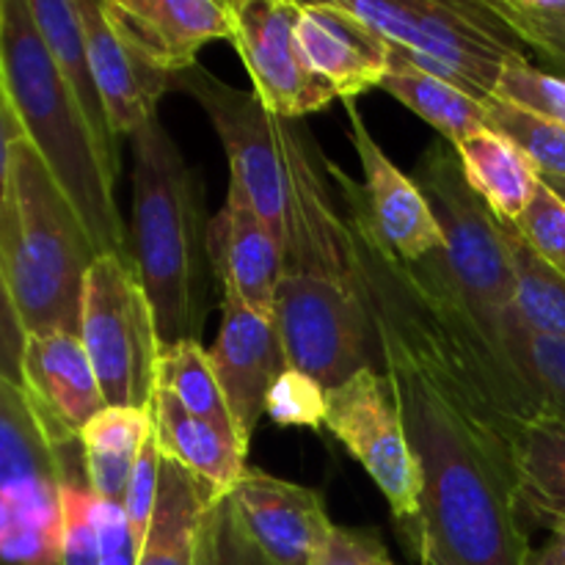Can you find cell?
Listing matches in <instances>:
<instances>
[{
	"label": "cell",
	"instance_id": "6da1fadb",
	"mask_svg": "<svg viewBox=\"0 0 565 565\" xmlns=\"http://www.w3.org/2000/svg\"><path fill=\"white\" fill-rule=\"evenodd\" d=\"M348 232L351 285L423 472V511L406 530L425 565H527L519 450L552 423L500 337L483 323L445 254L397 257L370 218L359 182L329 160Z\"/></svg>",
	"mask_w": 565,
	"mask_h": 565
},
{
	"label": "cell",
	"instance_id": "7a4b0ae2",
	"mask_svg": "<svg viewBox=\"0 0 565 565\" xmlns=\"http://www.w3.org/2000/svg\"><path fill=\"white\" fill-rule=\"evenodd\" d=\"M207 114L235 182L285 254V270L351 281L348 232L329 158L303 119L270 114L254 92H241L204 66L171 77Z\"/></svg>",
	"mask_w": 565,
	"mask_h": 565
},
{
	"label": "cell",
	"instance_id": "3957f363",
	"mask_svg": "<svg viewBox=\"0 0 565 565\" xmlns=\"http://www.w3.org/2000/svg\"><path fill=\"white\" fill-rule=\"evenodd\" d=\"M0 83L22 132L77 210L99 257H130V235L114 199L116 174L61 77L28 0H0Z\"/></svg>",
	"mask_w": 565,
	"mask_h": 565
},
{
	"label": "cell",
	"instance_id": "277c9868",
	"mask_svg": "<svg viewBox=\"0 0 565 565\" xmlns=\"http://www.w3.org/2000/svg\"><path fill=\"white\" fill-rule=\"evenodd\" d=\"M130 143V257L152 303L160 345L199 340L207 257L199 180L160 119L138 130Z\"/></svg>",
	"mask_w": 565,
	"mask_h": 565
},
{
	"label": "cell",
	"instance_id": "5b68a950",
	"mask_svg": "<svg viewBox=\"0 0 565 565\" xmlns=\"http://www.w3.org/2000/svg\"><path fill=\"white\" fill-rule=\"evenodd\" d=\"M97 257L77 210L20 138L11 152V237L0 263L28 334H81L83 281Z\"/></svg>",
	"mask_w": 565,
	"mask_h": 565
},
{
	"label": "cell",
	"instance_id": "8992f818",
	"mask_svg": "<svg viewBox=\"0 0 565 565\" xmlns=\"http://www.w3.org/2000/svg\"><path fill=\"white\" fill-rule=\"evenodd\" d=\"M353 17L430 75L478 99L527 61L516 33L483 0H342Z\"/></svg>",
	"mask_w": 565,
	"mask_h": 565
},
{
	"label": "cell",
	"instance_id": "52a82bcc",
	"mask_svg": "<svg viewBox=\"0 0 565 565\" xmlns=\"http://www.w3.org/2000/svg\"><path fill=\"white\" fill-rule=\"evenodd\" d=\"M414 182L428 199L445 237V263L467 301L497 334L502 315L513 307V259L508 221L491 213L463 174L456 147L434 141L414 169Z\"/></svg>",
	"mask_w": 565,
	"mask_h": 565
},
{
	"label": "cell",
	"instance_id": "ba28073f",
	"mask_svg": "<svg viewBox=\"0 0 565 565\" xmlns=\"http://www.w3.org/2000/svg\"><path fill=\"white\" fill-rule=\"evenodd\" d=\"M81 342L105 406L149 408L158 386L160 337L132 257L103 254L83 281Z\"/></svg>",
	"mask_w": 565,
	"mask_h": 565
},
{
	"label": "cell",
	"instance_id": "9c48e42d",
	"mask_svg": "<svg viewBox=\"0 0 565 565\" xmlns=\"http://www.w3.org/2000/svg\"><path fill=\"white\" fill-rule=\"evenodd\" d=\"M274 326L287 367L326 390L375 367L373 326L351 281L285 270L276 287Z\"/></svg>",
	"mask_w": 565,
	"mask_h": 565
},
{
	"label": "cell",
	"instance_id": "30bf717a",
	"mask_svg": "<svg viewBox=\"0 0 565 565\" xmlns=\"http://www.w3.org/2000/svg\"><path fill=\"white\" fill-rule=\"evenodd\" d=\"M326 397V428L362 463L397 522L408 530L423 511V472L408 447L390 381L375 367L359 370Z\"/></svg>",
	"mask_w": 565,
	"mask_h": 565
},
{
	"label": "cell",
	"instance_id": "8fae6325",
	"mask_svg": "<svg viewBox=\"0 0 565 565\" xmlns=\"http://www.w3.org/2000/svg\"><path fill=\"white\" fill-rule=\"evenodd\" d=\"M301 3L292 0H232V39L254 94L270 114L303 119L337 99V92L315 75L296 39Z\"/></svg>",
	"mask_w": 565,
	"mask_h": 565
},
{
	"label": "cell",
	"instance_id": "7c38bea8",
	"mask_svg": "<svg viewBox=\"0 0 565 565\" xmlns=\"http://www.w3.org/2000/svg\"><path fill=\"white\" fill-rule=\"evenodd\" d=\"M61 450L31 395L0 375V497L17 508L20 522L55 533H61Z\"/></svg>",
	"mask_w": 565,
	"mask_h": 565
},
{
	"label": "cell",
	"instance_id": "4fadbf2b",
	"mask_svg": "<svg viewBox=\"0 0 565 565\" xmlns=\"http://www.w3.org/2000/svg\"><path fill=\"white\" fill-rule=\"evenodd\" d=\"M348 138L362 163V193L370 218L386 246L406 263H419L445 248L439 224L434 218L428 199L419 191L414 177L403 174L390 154L381 149L359 110L356 99H345Z\"/></svg>",
	"mask_w": 565,
	"mask_h": 565
},
{
	"label": "cell",
	"instance_id": "5bb4252c",
	"mask_svg": "<svg viewBox=\"0 0 565 565\" xmlns=\"http://www.w3.org/2000/svg\"><path fill=\"white\" fill-rule=\"evenodd\" d=\"M207 359L224 390L237 436L248 450L254 428L265 414L270 386L287 370L274 318H263L243 303L224 298L221 329Z\"/></svg>",
	"mask_w": 565,
	"mask_h": 565
},
{
	"label": "cell",
	"instance_id": "9a60e30c",
	"mask_svg": "<svg viewBox=\"0 0 565 565\" xmlns=\"http://www.w3.org/2000/svg\"><path fill=\"white\" fill-rule=\"evenodd\" d=\"M226 500L243 530L276 565H312L334 527L318 491L254 469L243 475Z\"/></svg>",
	"mask_w": 565,
	"mask_h": 565
},
{
	"label": "cell",
	"instance_id": "2e32d148",
	"mask_svg": "<svg viewBox=\"0 0 565 565\" xmlns=\"http://www.w3.org/2000/svg\"><path fill=\"white\" fill-rule=\"evenodd\" d=\"M207 259L224 287V298L274 318L285 254L235 182H230L224 207L207 224Z\"/></svg>",
	"mask_w": 565,
	"mask_h": 565
},
{
	"label": "cell",
	"instance_id": "e0dca14e",
	"mask_svg": "<svg viewBox=\"0 0 565 565\" xmlns=\"http://www.w3.org/2000/svg\"><path fill=\"white\" fill-rule=\"evenodd\" d=\"M22 390L31 395L58 450L75 445L88 419L105 408L81 334L70 331L28 334Z\"/></svg>",
	"mask_w": 565,
	"mask_h": 565
},
{
	"label": "cell",
	"instance_id": "ac0fdd59",
	"mask_svg": "<svg viewBox=\"0 0 565 565\" xmlns=\"http://www.w3.org/2000/svg\"><path fill=\"white\" fill-rule=\"evenodd\" d=\"M94 81L114 136H136L158 119V103L171 88V75L132 47L105 17L103 3L77 0Z\"/></svg>",
	"mask_w": 565,
	"mask_h": 565
},
{
	"label": "cell",
	"instance_id": "d6986e66",
	"mask_svg": "<svg viewBox=\"0 0 565 565\" xmlns=\"http://www.w3.org/2000/svg\"><path fill=\"white\" fill-rule=\"evenodd\" d=\"M110 25L171 77L196 66L199 50L232 39L230 3L215 0H105Z\"/></svg>",
	"mask_w": 565,
	"mask_h": 565
},
{
	"label": "cell",
	"instance_id": "ffe728a7",
	"mask_svg": "<svg viewBox=\"0 0 565 565\" xmlns=\"http://www.w3.org/2000/svg\"><path fill=\"white\" fill-rule=\"evenodd\" d=\"M296 39L315 75L323 77L342 103L379 88L390 66V42L331 0L301 3Z\"/></svg>",
	"mask_w": 565,
	"mask_h": 565
},
{
	"label": "cell",
	"instance_id": "44dd1931",
	"mask_svg": "<svg viewBox=\"0 0 565 565\" xmlns=\"http://www.w3.org/2000/svg\"><path fill=\"white\" fill-rule=\"evenodd\" d=\"M149 414H152V434L158 439L160 456L207 486L215 500L230 494L248 472L246 450L235 439L188 414L160 386H154Z\"/></svg>",
	"mask_w": 565,
	"mask_h": 565
},
{
	"label": "cell",
	"instance_id": "7402d4cb",
	"mask_svg": "<svg viewBox=\"0 0 565 565\" xmlns=\"http://www.w3.org/2000/svg\"><path fill=\"white\" fill-rule=\"evenodd\" d=\"M28 9H31L33 22L58 66L61 77L81 103L105 160L110 163L114 174H119V149H116V136L110 130L108 114H105L103 97H99L97 81H94L77 0H28Z\"/></svg>",
	"mask_w": 565,
	"mask_h": 565
},
{
	"label": "cell",
	"instance_id": "603a6c76",
	"mask_svg": "<svg viewBox=\"0 0 565 565\" xmlns=\"http://www.w3.org/2000/svg\"><path fill=\"white\" fill-rule=\"evenodd\" d=\"M213 502L207 486L163 458L160 497L138 565H199L204 522Z\"/></svg>",
	"mask_w": 565,
	"mask_h": 565
},
{
	"label": "cell",
	"instance_id": "cb8c5ba5",
	"mask_svg": "<svg viewBox=\"0 0 565 565\" xmlns=\"http://www.w3.org/2000/svg\"><path fill=\"white\" fill-rule=\"evenodd\" d=\"M379 88H384L390 97H395L419 119L428 121L439 132L441 141H447L450 147H458L469 136L489 127L483 99L425 72L397 47L390 50V66H386V75Z\"/></svg>",
	"mask_w": 565,
	"mask_h": 565
},
{
	"label": "cell",
	"instance_id": "d4e9b609",
	"mask_svg": "<svg viewBox=\"0 0 565 565\" xmlns=\"http://www.w3.org/2000/svg\"><path fill=\"white\" fill-rule=\"evenodd\" d=\"M152 436L149 408L105 406L77 434L88 489L103 500H125L132 467Z\"/></svg>",
	"mask_w": 565,
	"mask_h": 565
},
{
	"label": "cell",
	"instance_id": "484cf974",
	"mask_svg": "<svg viewBox=\"0 0 565 565\" xmlns=\"http://www.w3.org/2000/svg\"><path fill=\"white\" fill-rule=\"evenodd\" d=\"M456 152L469 185L489 204L491 213L516 224L539 191V169L508 138L489 127L458 143Z\"/></svg>",
	"mask_w": 565,
	"mask_h": 565
},
{
	"label": "cell",
	"instance_id": "4316f807",
	"mask_svg": "<svg viewBox=\"0 0 565 565\" xmlns=\"http://www.w3.org/2000/svg\"><path fill=\"white\" fill-rule=\"evenodd\" d=\"M158 386L169 392L188 414L204 419L221 434L235 439L243 447L237 436L235 419H232L230 406H226L224 390L213 373L207 351L199 345V340H182L177 345H160L158 356ZM246 450V447H243ZM248 452V450H246Z\"/></svg>",
	"mask_w": 565,
	"mask_h": 565
},
{
	"label": "cell",
	"instance_id": "83f0119b",
	"mask_svg": "<svg viewBox=\"0 0 565 565\" xmlns=\"http://www.w3.org/2000/svg\"><path fill=\"white\" fill-rule=\"evenodd\" d=\"M505 232L513 259V318L535 334L565 337V279L533 252L513 221Z\"/></svg>",
	"mask_w": 565,
	"mask_h": 565
},
{
	"label": "cell",
	"instance_id": "f1b7e54d",
	"mask_svg": "<svg viewBox=\"0 0 565 565\" xmlns=\"http://www.w3.org/2000/svg\"><path fill=\"white\" fill-rule=\"evenodd\" d=\"M519 497L541 522H565V425L527 428L519 450Z\"/></svg>",
	"mask_w": 565,
	"mask_h": 565
},
{
	"label": "cell",
	"instance_id": "f546056e",
	"mask_svg": "<svg viewBox=\"0 0 565 565\" xmlns=\"http://www.w3.org/2000/svg\"><path fill=\"white\" fill-rule=\"evenodd\" d=\"M497 337L530 390L550 408L552 423H565V337L535 334L511 309L502 315Z\"/></svg>",
	"mask_w": 565,
	"mask_h": 565
},
{
	"label": "cell",
	"instance_id": "4dcf8cb0",
	"mask_svg": "<svg viewBox=\"0 0 565 565\" xmlns=\"http://www.w3.org/2000/svg\"><path fill=\"white\" fill-rule=\"evenodd\" d=\"M486 125L508 138L541 177L565 180V127L500 97L486 99Z\"/></svg>",
	"mask_w": 565,
	"mask_h": 565
},
{
	"label": "cell",
	"instance_id": "1f68e13d",
	"mask_svg": "<svg viewBox=\"0 0 565 565\" xmlns=\"http://www.w3.org/2000/svg\"><path fill=\"white\" fill-rule=\"evenodd\" d=\"M522 44L565 72V0H483Z\"/></svg>",
	"mask_w": 565,
	"mask_h": 565
},
{
	"label": "cell",
	"instance_id": "d6a6232c",
	"mask_svg": "<svg viewBox=\"0 0 565 565\" xmlns=\"http://www.w3.org/2000/svg\"><path fill=\"white\" fill-rule=\"evenodd\" d=\"M326 386L298 370L287 367L274 381L265 401V417L279 428H326L329 397Z\"/></svg>",
	"mask_w": 565,
	"mask_h": 565
},
{
	"label": "cell",
	"instance_id": "836d02e7",
	"mask_svg": "<svg viewBox=\"0 0 565 565\" xmlns=\"http://www.w3.org/2000/svg\"><path fill=\"white\" fill-rule=\"evenodd\" d=\"M199 565H276L243 530L235 508L226 497L213 502L204 522Z\"/></svg>",
	"mask_w": 565,
	"mask_h": 565
},
{
	"label": "cell",
	"instance_id": "e575fe53",
	"mask_svg": "<svg viewBox=\"0 0 565 565\" xmlns=\"http://www.w3.org/2000/svg\"><path fill=\"white\" fill-rule=\"evenodd\" d=\"M494 97L565 127V77L535 70L530 61L502 72Z\"/></svg>",
	"mask_w": 565,
	"mask_h": 565
},
{
	"label": "cell",
	"instance_id": "d590c367",
	"mask_svg": "<svg viewBox=\"0 0 565 565\" xmlns=\"http://www.w3.org/2000/svg\"><path fill=\"white\" fill-rule=\"evenodd\" d=\"M524 241L565 279V199L541 180L527 213L516 221Z\"/></svg>",
	"mask_w": 565,
	"mask_h": 565
},
{
	"label": "cell",
	"instance_id": "8d00e7d4",
	"mask_svg": "<svg viewBox=\"0 0 565 565\" xmlns=\"http://www.w3.org/2000/svg\"><path fill=\"white\" fill-rule=\"evenodd\" d=\"M160 475H163V456H160L158 439L152 434L147 439V445H143L136 467H132L130 483H127L125 500H121L127 522H130L132 539H136L138 546H143L149 522L154 516V505H158L160 497Z\"/></svg>",
	"mask_w": 565,
	"mask_h": 565
},
{
	"label": "cell",
	"instance_id": "74e56055",
	"mask_svg": "<svg viewBox=\"0 0 565 565\" xmlns=\"http://www.w3.org/2000/svg\"><path fill=\"white\" fill-rule=\"evenodd\" d=\"M92 516L99 541V565H138L141 546L132 539L125 505L94 494Z\"/></svg>",
	"mask_w": 565,
	"mask_h": 565
},
{
	"label": "cell",
	"instance_id": "f35d334b",
	"mask_svg": "<svg viewBox=\"0 0 565 565\" xmlns=\"http://www.w3.org/2000/svg\"><path fill=\"white\" fill-rule=\"evenodd\" d=\"M28 331L17 312L14 296H11L9 276L0 263V375L22 386V362H25Z\"/></svg>",
	"mask_w": 565,
	"mask_h": 565
},
{
	"label": "cell",
	"instance_id": "ab89813d",
	"mask_svg": "<svg viewBox=\"0 0 565 565\" xmlns=\"http://www.w3.org/2000/svg\"><path fill=\"white\" fill-rule=\"evenodd\" d=\"M386 546L373 533L351 527H331L326 541L320 544L312 565H375L384 561Z\"/></svg>",
	"mask_w": 565,
	"mask_h": 565
},
{
	"label": "cell",
	"instance_id": "60d3db41",
	"mask_svg": "<svg viewBox=\"0 0 565 565\" xmlns=\"http://www.w3.org/2000/svg\"><path fill=\"white\" fill-rule=\"evenodd\" d=\"M20 138H25V132H22L14 105L0 83V257L11 237V152Z\"/></svg>",
	"mask_w": 565,
	"mask_h": 565
},
{
	"label": "cell",
	"instance_id": "b9f144b4",
	"mask_svg": "<svg viewBox=\"0 0 565 565\" xmlns=\"http://www.w3.org/2000/svg\"><path fill=\"white\" fill-rule=\"evenodd\" d=\"M527 565H565V522L550 524V539L530 552Z\"/></svg>",
	"mask_w": 565,
	"mask_h": 565
},
{
	"label": "cell",
	"instance_id": "7bdbcfd3",
	"mask_svg": "<svg viewBox=\"0 0 565 565\" xmlns=\"http://www.w3.org/2000/svg\"><path fill=\"white\" fill-rule=\"evenodd\" d=\"M20 524V516H17V508L11 505L6 497H0V544L14 533V527Z\"/></svg>",
	"mask_w": 565,
	"mask_h": 565
},
{
	"label": "cell",
	"instance_id": "ee69618b",
	"mask_svg": "<svg viewBox=\"0 0 565 565\" xmlns=\"http://www.w3.org/2000/svg\"><path fill=\"white\" fill-rule=\"evenodd\" d=\"M541 180L546 182V185L552 188L555 193H561V196L565 199V180H557V177H541Z\"/></svg>",
	"mask_w": 565,
	"mask_h": 565
},
{
	"label": "cell",
	"instance_id": "f6af8a7d",
	"mask_svg": "<svg viewBox=\"0 0 565 565\" xmlns=\"http://www.w3.org/2000/svg\"><path fill=\"white\" fill-rule=\"evenodd\" d=\"M375 565H395V563H392L390 557H384V561H379V563H375Z\"/></svg>",
	"mask_w": 565,
	"mask_h": 565
},
{
	"label": "cell",
	"instance_id": "bcb514c9",
	"mask_svg": "<svg viewBox=\"0 0 565 565\" xmlns=\"http://www.w3.org/2000/svg\"><path fill=\"white\" fill-rule=\"evenodd\" d=\"M561 425H565V423H561Z\"/></svg>",
	"mask_w": 565,
	"mask_h": 565
}]
</instances>
